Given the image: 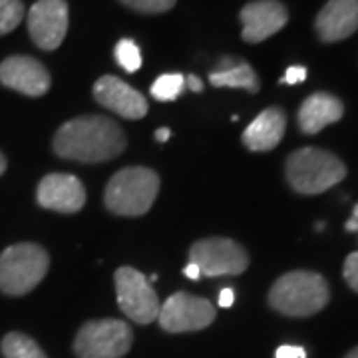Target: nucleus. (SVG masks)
Returning <instances> with one entry per match:
<instances>
[{
	"instance_id": "obj_12",
	"label": "nucleus",
	"mask_w": 358,
	"mask_h": 358,
	"mask_svg": "<svg viewBox=\"0 0 358 358\" xmlns=\"http://www.w3.org/2000/svg\"><path fill=\"white\" fill-rule=\"evenodd\" d=\"M241 24H243L245 42L259 44L263 40L277 34L289 20V13L279 0H255L241 8Z\"/></svg>"
},
{
	"instance_id": "obj_22",
	"label": "nucleus",
	"mask_w": 358,
	"mask_h": 358,
	"mask_svg": "<svg viewBox=\"0 0 358 358\" xmlns=\"http://www.w3.org/2000/svg\"><path fill=\"white\" fill-rule=\"evenodd\" d=\"M115 60L126 72H138L141 66V52L134 40L122 38L115 44Z\"/></svg>"
},
{
	"instance_id": "obj_10",
	"label": "nucleus",
	"mask_w": 358,
	"mask_h": 358,
	"mask_svg": "<svg viewBox=\"0 0 358 358\" xmlns=\"http://www.w3.org/2000/svg\"><path fill=\"white\" fill-rule=\"evenodd\" d=\"M32 42L42 50H56L68 32L66 0H38L26 16Z\"/></svg>"
},
{
	"instance_id": "obj_1",
	"label": "nucleus",
	"mask_w": 358,
	"mask_h": 358,
	"mask_svg": "<svg viewBox=\"0 0 358 358\" xmlns=\"http://www.w3.org/2000/svg\"><path fill=\"white\" fill-rule=\"evenodd\" d=\"M52 145L64 159L98 164L126 150V134L106 115H82L60 126Z\"/></svg>"
},
{
	"instance_id": "obj_27",
	"label": "nucleus",
	"mask_w": 358,
	"mask_h": 358,
	"mask_svg": "<svg viewBox=\"0 0 358 358\" xmlns=\"http://www.w3.org/2000/svg\"><path fill=\"white\" fill-rule=\"evenodd\" d=\"M233 303H235V293H233L231 287H225V289L219 293V307L229 308L233 307Z\"/></svg>"
},
{
	"instance_id": "obj_19",
	"label": "nucleus",
	"mask_w": 358,
	"mask_h": 358,
	"mask_svg": "<svg viewBox=\"0 0 358 358\" xmlns=\"http://www.w3.org/2000/svg\"><path fill=\"white\" fill-rule=\"evenodd\" d=\"M2 355L4 358H48L46 352L32 341L30 336L22 333H8L2 338Z\"/></svg>"
},
{
	"instance_id": "obj_15",
	"label": "nucleus",
	"mask_w": 358,
	"mask_h": 358,
	"mask_svg": "<svg viewBox=\"0 0 358 358\" xmlns=\"http://www.w3.org/2000/svg\"><path fill=\"white\" fill-rule=\"evenodd\" d=\"M322 42H338L358 30V0H329L315 20Z\"/></svg>"
},
{
	"instance_id": "obj_26",
	"label": "nucleus",
	"mask_w": 358,
	"mask_h": 358,
	"mask_svg": "<svg viewBox=\"0 0 358 358\" xmlns=\"http://www.w3.org/2000/svg\"><path fill=\"white\" fill-rule=\"evenodd\" d=\"M275 358H307V352H305V348H303V346L282 345L277 348Z\"/></svg>"
},
{
	"instance_id": "obj_4",
	"label": "nucleus",
	"mask_w": 358,
	"mask_h": 358,
	"mask_svg": "<svg viewBox=\"0 0 358 358\" xmlns=\"http://www.w3.org/2000/svg\"><path fill=\"white\" fill-rule=\"evenodd\" d=\"M346 176L345 164L331 152L303 148L289 155L287 179L294 192L319 195L341 183Z\"/></svg>"
},
{
	"instance_id": "obj_28",
	"label": "nucleus",
	"mask_w": 358,
	"mask_h": 358,
	"mask_svg": "<svg viewBox=\"0 0 358 358\" xmlns=\"http://www.w3.org/2000/svg\"><path fill=\"white\" fill-rule=\"evenodd\" d=\"M183 273H185V277L192 279V281H197V279L201 277V271H199V267H197L195 263H187L185 268H183Z\"/></svg>"
},
{
	"instance_id": "obj_30",
	"label": "nucleus",
	"mask_w": 358,
	"mask_h": 358,
	"mask_svg": "<svg viewBox=\"0 0 358 358\" xmlns=\"http://www.w3.org/2000/svg\"><path fill=\"white\" fill-rule=\"evenodd\" d=\"M169 136H171V131L167 128H159L155 131V140L159 141V143H164V141L169 140Z\"/></svg>"
},
{
	"instance_id": "obj_14",
	"label": "nucleus",
	"mask_w": 358,
	"mask_h": 358,
	"mask_svg": "<svg viewBox=\"0 0 358 358\" xmlns=\"http://www.w3.org/2000/svg\"><path fill=\"white\" fill-rule=\"evenodd\" d=\"M96 102L126 120H140L148 114V100L138 90L115 76H102L94 84Z\"/></svg>"
},
{
	"instance_id": "obj_13",
	"label": "nucleus",
	"mask_w": 358,
	"mask_h": 358,
	"mask_svg": "<svg viewBox=\"0 0 358 358\" xmlns=\"http://www.w3.org/2000/svg\"><path fill=\"white\" fill-rule=\"evenodd\" d=\"M36 199L44 209L58 213H76L86 203V189L76 176L48 173L40 181Z\"/></svg>"
},
{
	"instance_id": "obj_5",
	"label": "nucleus",
	"mask_w": 358,
	"mask_h": 358,
	"mask_svg": "<svg viewBox=\"0 0 358 358\" xmlns=\"http://www.w3.org/2000/svg\"><path fill=\"white\" fill-rule=\"evenodd\" d=\"M50 267L48 253L34 243L10 245L0 253V291L10 296L30 293Z\"/></svg>"
},
{
	"instance_id": "obj_29",
	"label": "nucleus",
	"mask_w": 358,
	"mask_h": 358,
	"mask_svg": "<svg viewBox=\"0 0 358 358\" xmlns=\"http://www.w3.org/2000/svg\"><path fill=\"white\" fill-rule=\"evenodd\" d=\"M185 84H187L193 92H201V90H203V82H201L197 76H189L187 80H185Z\"/></svg>"
},
{
	"instance_id": "obj_33",
	"label": "nucleus",
	"mask_w": 358,
	"mask_h": 358,
	"mask_svg": "<svg viewBox=\"0 0 358 358\" xmlns=\"http://www.w3.org/2000/svg\"><path fill=\"white\" fill-rule=\"evenodd\" d=\"M345 358H358V346L357 348H352V350H350V352H348Z\"/></svg>"
},
{
	"instance_id": "obj_20",
	"label": "nucleus",
	"mask_w": 358,
	"mask_h": 358,
	"mask_svg": "<svg viewBox=\"0 0 358 358\" xmlns=\"http://www.w3.org/2000/svg\"><path fill=\"white\" fill-rule=\"evenodd\" d=\"M185 88V78L181 74H164L154 82L152 86V96L159 102H171Z\"/></svg>"
},
{
	"instance_id": "obj_2",
	"label": "nucleus",
	"mask_w": 358,
	"mask_h": 358,
	"mask_svg": "<svg viewBox=\"0 0 358 358\" xmlns=\"http://www.w3.org/2000/svg\"><path fill=\"white\" fill-rule=\"evenodd\" d=\"M329 285L313 271H293L277 279L268 303L285 317H310L329 305Z\"/></svg>"
},
{
	"instance_id": "obj_23",
	"label": "nucleus",
	"mask_w": 358,
	"mask_h": 358,
	"mask_svg": "<svg viewBox=\"0 0 358 358\" xmlns=\"http://www.w3.org/2000/svg\"><path fill=\"white\" fill-rule=\"evenodd\" d=\"M131 10H138L143 14H159L167 13L176 6V0H122Z\"/></svg>"
},
{
	"instance_id": "obj_32",
	"label": "nucleus",
	"mask_w": 358,
	"mask_h": 358,
	"mask_svg": "<svg viewBox=\"0 0 358 358\" xmlns=\"http://www.w3.org/2000/svg\"><path fill=\"white\" fill-rule=\"evenodd\" d=\"M4 171H6V157L0 154V176H2Z\"/></svg>"
},
{
	"instance_id": "obj_34",
	"label": "nucleus",
	"mask_w": 358,
	"mask_h": 358,
	"mask_svg": "<svg viewBox=\"0 0 358 358\" xmlns=\"http://www.w3.org/2000/svg\"><path fill=\"white\" fill-rule=\"evenodd\" d=\"M352 217H355L358 221V203L355 205V209H352Z\"/></svg>"
},
{
	"instance_id": "obj_9",
	"label": "nucleus",
	"mask_w": 358,
	"mask_h": 358,
	"mask_svg": "<svg viewBox=\"0 0 358 358\" xmlns=\"http://www.w3.org/2000/svg\"><path fill=\"white\" fill-rule=\"evenodd\" d=\"M157 320L167 333L201 331L215 320V307L207 299L179 291L162 305Z\"/></svg>"
},
{
	"instance_id": "obj_6",
	"label": "nucleus",
	"mask_w": 358,
	"mask_h": 358,
	"mask_svg": "<svg viewBox=\"0 0 358 358\" xmlns=\"http://www.w3.org/2000/svg\"><path fill=\"white\" fill-rule=\"evenodd\" d=\"M134 334L128 322L115 319L88 320L76 334L78 358H122L128 355Z\"/></svg>"
},
{
	"instance_id": "obj_17",
	"label": "nucleus",
	"mask_w": 358,
	"mask_h": 358,
	"mask_svg": "<svg viewBox=\"0 0 358 358\" xmlns=\"http://www.w3.org/2000/svg\"><path fill=\"white\" fill-rule=\"evenodd\" d=\"M345 114V106L327 92L308 96L299 110V126L305 134H319L320 129L338 122Z\"/></svg>"
},
{
	"instance_id": "obj_21",
	"label": "nucleus",
	"mask_w": 358,
	"mask_h": 358,
	"mask_svg": "<svg viewBox=\"0 0 358 358\" xmlns=\"http://www.w3.org/2000/svg\"><path fill=\"white\" fill-rule=\"evenodd\" d=\"M24 18L22 0H0V36L13 32Z\"/></svg>"
},
{
	"instance_id": "obj_18",
	"label": "nucleus",
	"mask_w": 358,
	"mask_h": 358,
	"mask_svg": "<svg viewBox=\"0 0 358 358\" xmlns=\"http://www.w3.org/2000/svg\"><path fill=\"white\" fill-rule=\"evenodd\" d=\"M209 82L215 88H243L251 94L259 92V78L255 70L241 60H235L225 70H213L209 74Z\"/></svg>"
},
{
	"instance_id": "obj_8",
	"label": "nucleus",
	"mask_w": 358,
	"mask_h": 358,
	"mask_svg": "<svg viewBox=\"0 0 358 358\" xmlns=\"http://www.w3.org/2000/svg\"><path fill=\"white\" fill-rule=\"evenodd\" d=\"M189 263H195L201 275L223 277L239 275L249 267V255L243 247L233 239L209 237L193 245L189 251Z\"/></svg>"
},
{
	"instance_id": "obj_31",
	"label": "nucleus",
	"mask_w": 358,
	"mask_h": 358,
	"mask_svg": "<svg viewBox=\"0 0 358 358\" xmlns=\"http://www.w3.org/2000/svg\"><path fill=\"white\" fill-rule=\"evenodd\" d=\"M346 231H350V233H352V231H358V221L355 217L352 219H348V223H346Z\"/></svg>"
},
{
	"instance_id": "obj_25",
	"label": "nucleus",
	"mask_w": 358,
	"mask_h": 358,
	"mask_svg": "<svg viewBox=\"0 0 358 358\" xmlns=\"http://www.w3.org/2000/svg\"><path fill=\"white\" fill-rule=\"evenodd\" d=\"M305 78H307V68L305 66H291L285 72V78L281 82H285V84H301V82H305Z\"/></svg>"
},
{
	"instance_id": "obj_24",
	"label": "nucleus",
	"mask_w": 358,
	"mask_h": 358,
	"mask_svg": "<svg viewBox=\"0 0 358 358\" xmlns=\"http://www.w3.org/2000/svg\"><path fill=\"white\" fill-rule=\"evenodd\" d=\"M345 279L352 291L358 293V253H350L345 261Z\"/></svg>"
},
{
	"instance_id": "obj_16",
	"label": "nucleus",
	"mask_w": 358,
	"mask_h": 358,
	"mask_svg": "<svg viewBox=\"0 0 358 358\" xmlns=\"http://www.w3.org/2000/svg\"><path fill=\"white\" fill-rule=\"evenodd\" d=\"M287 128V115L281 108H267L247 126L243 143L251 152H268L279 145Z\"/></svg>"
},
{
	"instance_id": "obj_11",
	"label": "nucleus",
	"mask_w": 358,
	"mask_h": 358,
	"mask_svg": "<svg viewBox=\"0 0 358 358\" xmlns=\"http://www.w3.org/2000/svg\"><path fill=\"white\" fill-rule=\"evenodd\" d=\"M0 84L24 96L38 98L50 90V74L30 56H10L0 62Z\"/></svg>"
},
{
	"instance_id": "obj_7",
	"label": "nucleus",
	"mask_w": 358,
	"mask_h": 358,
	"mask_svg": "<svg viewBox=\"0 0 358 358\" xmlns=\"http://www.w3.org/2000/svg\"><path fill=\"white\" fill-rule=\"evenodd\" d=\"M115 294L122 313L138 324H150L157 320L162 303L152 282L138 268L120 267L114 275Z\"/></svg>"
},
{
	"instance_id": "obj_3",
	"label": "nucleus",
	"mask_w": 358,
	"mask_h": 358,
	"mask_svg": "<svg viewBox=\"0 0 358 358\" xmlns=\"http://www.w3.org/2000/svg\"><path fill=\"white\" fill-rule=\"evenodd\" d=\"M159 192V178L150 167H124L108 181L103 203L124 217H138L152 209Z\"/></svg>"
}]
</instances>
